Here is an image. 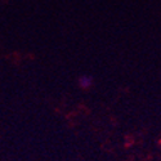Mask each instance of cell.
I'll return each instance as SVG.
<instances>
[{"mask_svg":"<svg viewBox=\"0 0 161 161\" xmlns=\"http://www.w3.org/2000/svg\"><path fill=\"white\" fill-rule=\"evenodd\" d=\"M79 84H80V86H81V88L86 89V88L92 86V84H93V79H92L90 76H88V75H84V76H81V77L79 79Z\"/></svg>","mask_w":161,"mask_h":161,"instance_id":"6da1fadb","label":"cell"}]
</instances>
